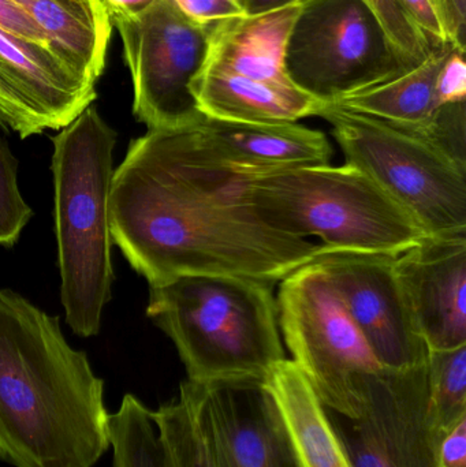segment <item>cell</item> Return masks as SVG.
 <instances>
[{
	"mask_svg": "<svg viewBox=\"0 0 466 467\" xmlns=\"http://www.w3.org/2000/svg\"><path fill=\"white\" fill-rule=\"evenodd\" d=\"M196 126L131 140L112 175V242L148 285L183 275L278 285L327 252L263 224L241 199L240 171L205 147Z\"/></svg>",
	"mask_w": 466,
	"mask_h": 467,
	"instance_id": "6da1fadb",
	"label": "cell"
},
{
	"mask_svg": "<svg viewBox=\"0 0 466 467\" xmlns=\"http://www.w3.org/2000/svg\"><path fill=\"white\" fill-rule=\"evenodd\" d=\"M109 450L104 381L59 317L0 288V461L93 467Z\"/></svg>",
	"mask_w": 466,
	"mask_h": 467,
	"instance_id": "7a4b0ae2",
	"label": "cell"
},
{
	"mask_svg": "<svg viewBox=\"0 0 466 467\" xmlns=\"http://www.w3.org/2000/svg\"><path fill=\"white\" fill-rule=\"evenodd\" d=\"M274 283L183 275L150 285L147 316L174 343L188 380L267 379L286 359Z\"/></svg>",
	"mask_w": 466,
	"mask_h": 467,
	"instance_id": "3957f363",
	"label": "cell"
},
{
	"mask_svg": "<svg viewBox=\"0 0 466 467\" xmlns=\"http://www.w3.org/2000/svg\"><path fill=\"white\" fill-rule=\"evenodd\" d=\"M117 131L89 106L52 137L60 302L74 334L96 337L112 298L109 193Z\"/></svg>",
	"mask_w": 466,
	"mask_h": 467,
	"instance_id": "277c9868",
	"label": "cell"
},
{
	"mask_svg": "<svg viewBox=\"0 0 466 467\" xmlns=\"http://www.w3.org/2000/svg\"><path fill=\"white\" fill-rule=\"evenodd\" d=\"M243 204L268 229L328 253L397 255L430 236L382 186L353 164L240 172Z\"/></svg>",
	"mask_w": 466,
	"mask_h": 467,
	"instance_id": "5b68a950",
	"label": "cell"
},
{
	"mask_svg": "<svg viewBox=\"0 0 466 467\" xmlns=\"http://www.w3.org/2000/svg\"><path fill=\"white\" fill-rule=\"evenodd\" d=\"M347 163L368 174L429 235H466V167L420 137L369 115L327 104Z\"/></svg>",
	"mask_w": 466,
	"mask_h": 467,
	"instance_id": "8992f818",
	"label": "cell"
},
{
	"mask_svg": "<svg viewBox=\"0 0 466 467\" xmlns=\"http://www.w3.org/2000/svg\"><path fill=\"white\" fill-rule=\"evenodd\" d=\"M279 285V327L292 361L327 410L357 419L363 409V387L388 368L350 320L316 261L301 266Z\"/></svg>",
	"mask_w": 466,
	"mask_h": 467,
	"instance_id": "52a82bcc",
	"label": "cell"
},
{
	"mask_svg": "<svg viewBox=\"0 0 466 467\" xmlns=\"http://www.w3.org/2000/svg\"><path fill=\"white\" fill-rule=\"evenodd\" d=\"M413 66L364 0H301L285 51L298 89L334 104Z\"/></svg>",
	"mask_w": 466,
	"mask_h": 467,
	"instance_id": "ba28073f",
	"label": "cell"
},
{
	"mask_svg": "<svg viewBox=\"0 0 466 467\" xmlns=\"http://www.w3.org/2000/svg\"><path fill=\"white\" fill-rule=\"evenodd\" d=\"M122 38L133 81V114L148 130L202 122L192 85L207 65L212 24L192 21L172 0H155L136 16L109 14Z\"/></svg>",
	"mask_w": 466,
	"mask_h": 467,
	"instance_id": "9c48e42d",
	"label": "cell"
},
{
	"mask_svg": "<svg viewBox=\"0 0 466 467\" xmlns=\"http://www.w3.org/2000/svg\"><path fill=\"white\" fill-rule=\"evenodd\" d=\"M360 416L328 419L353 467H438L440 432L430 409L429 362L383 370L361 391Z\"/></svg>",
	"mask_w": 466,
	"mask_h": 467,
	"instance_id": "30bf717a",
	"label": "cell"
},
{
	"mask_svg": "<svg viewBox=\"0 0 466 467\" xmlns=\"http://www.w3.org/2000/svg\"><path fill=\"white\" fill-rule=\"evenodd\" d=\"M325 269L347 316L380 362L405 370L426 365L430 348L416 328L394 271V255L323 253Z\"/></svg>",
	"mask_w": 466,
	"mask_h": 467,
	"instance_id": "8fae6325",
	"label": "cell"
},
{
	"mask_svg": "<svg viewBox=\"0 0 466 467\" xmlns=\"http://www.w3.org/2000/svg\"><path fill=\"white\" fill-rule=\"evenodd\" d=\"M267 379L199 383L221 467H303Z\"/></svg>",
	"mask_w": 466,
	"mask_h": 467,
	"instance_id": "7c38bea8",
	"label": "cell"
},
{
	"mask_svg": "<svg viewBox=\"0 0 466 467\" xmlns=\"http://www.w3.org/2000/svg\"><path fill=\"white\" fill-rule=\"evenodd\" d=\"M394 271L430 351L466 346V235L427 236L394 255Z\"/></svg>",
	"mask_w": 466,
	"mask_h": 467,
	"instance_id": "4fadbf2b",
	"label": "cell"
},
{
	"mask_svg": "<svg viewBox=\"0 0 466 467\" xmlns=\"http://www.w3.org/2000/svg\"><path fill=\"white\" fill-rule=\"evenodd\" d=\"M205 147L240 172L330 164L323 131L295 123H243L205 117L196 126Z\"/></svg>",
	"mask_w": 466,
	"mask_h": 467,
	"instance_id": "5bb4252c",
	"label": "cell"
},
{
	"mask_svg": "<svg viewBox=\"0 0 466 467\" xmlns=\"http://www.w3.org/2000/svg\"><path fill=\"white\" fill-rule=\"evenodd\" d=\"M0 77L48 123L62 130L96 99L93 82L49 47L0 29Z\"/></svg>",
	"mask_w": 466,
	"mask_h": 467,
	"instance_id": "9a60e30c",
	"label": "cell"
},
{
	"mask_svg": "<svg viewBox=\"0 0 466 467\" xmlns=\"http://www.w3.org/2000/svg\"><path fill=\"white\" fill-rule=\"evenodd\" d=\"M202 114L243 123H295L327 104L295 85L270 84L207 63L192 85Z\"/></svg>",
	"mask_w": 466,
	"mask_h": 467,
	"instance_id": "2e32d148",
	"label": "cell"
},
{
	"mask_svg": "<svg viewBox=\"0 0 466 467\" xmlns=\"http://www.w3.org/2000/svg\"><path fill=\"white\" fill-rule=\"evenodd\" d=\"M300 5L215 22L207 63L259 81L295 85L285 70V51Z\"/></svg>",
	"mask_w": 466,
	"mask_h": 467,
	"instance_id": "e0dca14e",
	"label": "cell"
},
{
	"mask_svg": "<svg viewBox=\"0 0 466 467\" xmlns=\"http://www.w3.org/2000/svg\"><path fill=\"white\" fill-rule=\"evenodd\" d=\"M49 48L96 84L106 66L112 22L103 0H13Z\"/></svg>",
	"mask_w": 466,
	"mask_h": 467,
	"instance_id": "ac0fdd59",
	"label": "cell"
},
{
	"mask_svg": "<svg viewBox=\"0 0 466 467\" xmlns=\"http://www.w3.org/2000/svg\"><path fill=\"white\" fill-rule=\"evenodd\" d=\"M453 46L449 43L434 47L423 62L401 76L347 96L334 104L385 120L421 139L442 109L438 95V78Z\"/></svg>",
	"mask_w": 466,
	"mask_h": 467,
	"instance_id": "d6986e66",
	"label": "cell"
},
{
	"mask_svg": "<svg viewBox=\"0 0 466 467\" xmlns=\"http://www.w3.org/2000/svg\"><path fill=\"white\" fill-rule=\"evenodd\" d=\"M303 467H353L327 410L297 365L285 359L267 378Z\"/></svg>",
	"mask_w": 466,
	"mask_h": 467,
	"instance_id": "ffe728a7",
	"label": "cell"
},
{
	"mask_svg": "<svg viewBox=\"0 0 466 467\" xmlns=\"http://www.w3.org/2000/svg\"><path fill=\"white\" fill-rule=\"evenodd\" d=\"M152 414L169 467H221L199 383L183 381L178 398L159 406Z\"/></svg>",
	"mask_w": 466,
	"mask_h": 467,
	"instance_id": "44dd1931",
	"label": "cell"
},
{
	"mask_svg": "<svg viewBox=\"0 0 466 467\" xmlns=\"http://www.w3.org/2000/svg\"><path fill=\"white\" fill-rule=\"evenodd\" d=\"M112 467H169L152 410L133 394L109 414Z\"/></svg>",
	"mask_w": 466,
	"mask_h": 467,
	"instance_id": "7402d4cb",
	"label": "cell"
},
{
	"mask_svg": "<svg viewBox=\"0 0 466 467\" xmlns=\"http://www.w3.org/2000/svg\"><path fill=\"white\" fill-rule=\"evenodd\" d=\"M429 384L432 419L446 433L466 417V346L430 351Z\"/></svg>",
	"mask_w": 466,
	"mask_h": 467,
	"instance_id": "603a6c76",
	"label": "cell"
},
{
	"mask_svg": "<svg viewBox=\"0 0 466 467\" xmlns=\"http://www.w3.org/2000/svg\"><path fill=\"white\" fill-rule=\"evenodd\" d=\"M32 216L19 191L18 161L0 136V246L13 247Z\"/></svg>",
	"mask_w": 466,
	"mask_h": 467,
	"instance_id": "cb8c5ba5",
	"label": "cell"
},
{
	"mask_svg": "<svg viewBox=\"0 0 466 467\" xmlns=\"http://www.w3.org/2000/svg\"><path fill=\"white\" fill-rule=\"evenodd\" d=\"M382 22L397 48L413 65L423 62L434 47L430 43L399 0H364Z\"/></svg>",
	"mask_w": 466,
	"mask_h": 467,
	"instance_id": "d4e9b609",
	"label": "cell"
},
{
	"mask_svg": "<svg viewBox=\"0 0 466 467\" xmlns=\"http://www.w3.org/2000/svg\"><path fill=\"white\" fill-rule=\"evenodd\" d=\"M0 126L22 140L48 130V123L0 77Z\"/></svg>",
	"mask_w": 466,
	"mask_h": 467,
	"instance_id": "484cf974",
	"label": "cell"
},
{
	"mask_svg": "<svg viewBox=\"0 0 466 467\" xmlns=\"http://www.w3.org/2000/svg\"><path fill=\"white\" fill-rule=\"evenodd\" d=\"M466 49L451 47L438 78V95L440 103H460L466 101Z\"/></svg>",
	"mask_w": 466,
	"mask_h": 467,
	"instance_id": "4316f807",
	"label": "cell"
},
{
	"mask_svg": "<svg viewBox=\"0 0 466 467\" xmlns=\"http://www.w3.org/2000/svg\"><path fill=\"white\" fill-rule=\"evenodd\" d=\"M399 3L409 14L412 21L418 25L419 29L426 35L432 47L450 43L443 22L440 0H399Z\"/></svg>",
	"mask_w": 466,
	"mask_h": 467,
	"instance_id": "83f0119b",
	"label": "cell"
},
{
	"mask_svg": "<svg viewBox=\"0 0 466 467\" xmlns=\"http://www.w3.org/2000/svg\"><path fill=\"white\" fill-rule=\"evenodd\" d=\"M192 21L208 25L245 16L241 0H172Z\"/></svg>",
	"mask_w": 466,
	"mask_h": 467,
	"instance_id": "f1b7e54d",
	"label": "cell"
},
{
	"mask_svg": "<svg viewBox=\"0 0 466 467\" xmlns=\"http://www.w3.org/2000/svg\"><path fill=\"white\" fill-rule=\"evenodd\" d=\"M0 29L16 37L48 47L43 33L13 0H0Z\"/></svg>",
	"mask_w": 466,
	"mask_h": 467,
	"instance_id": "f546056e",
	"label": "cell"
},
{
	"mask_svg": "<svg viewBox=\"0 0 466 467\" xmlns=\"http://www.w3.org/2000/svg\"><path fill=\"white\" fill-rule=\"evenodd\" d=\"M438 467H466V417L443 436L438 452Z\"/></svg>",
	"mask_w": 466,
	"mask_h": 467,
	"instance_id": "4dcf8cb0",
	"label": "cell"
},
{
	"mask_svg": "<svg viewBox=\"0 0 466 467\" xmlns=\"http://www.w3.org/2000/svg\"><path fill=\"white\" fill-rule=\"evenodd\" d=\"M449 40L466 49V0H440Z\"/></svg>",
	"mask_w": 466,
	"mask_h": 467,
	"instance_id": "1f68e13d",
	"label": "cell"
},
{
	"mask_svg": "<svg viewBox=\"0 0 466 467\" xmlns=\"http://www.w3.org/2000/svg\"><path fill=\"white\" fill-rule=\"evenodd\" d=\"M109 14L118 16H136L147 10L155 0H103Z\"/></svg>",
	"mask_w": 466,
	"mask_h": 467,
	"instance_id": "d6a6232c",
	"label": "cell"
},
{
	"mask_svg": "<svg viewBox=\"0 0 466 467\" xmlns=\"http://www.w3.org/2000/svg\"><path fill=\"white\" fill-rule=\"evenodd\" d=\"M301 0H243L245 16H260L297 5Z\"/></svg>",
	"mask_w": 466,
	"mask_h": 467,
	"instance_id": "836d02e7",
	"label": "cell"
},
{
	"mask_svg": "<svg viewBox=\"0 0 466 467\" xmlns=\"http://www.w3.org/2000/svg\"><path fill=\"white\" fill-rule=\"evenodd\" d=\"M241 3H243V0H241Z\"/></svg>",
	"mask_w": 466,
	"mask_h": 467,
	"instance_id": "e575fe53",
	"label": "cell"
}]
</instances>
